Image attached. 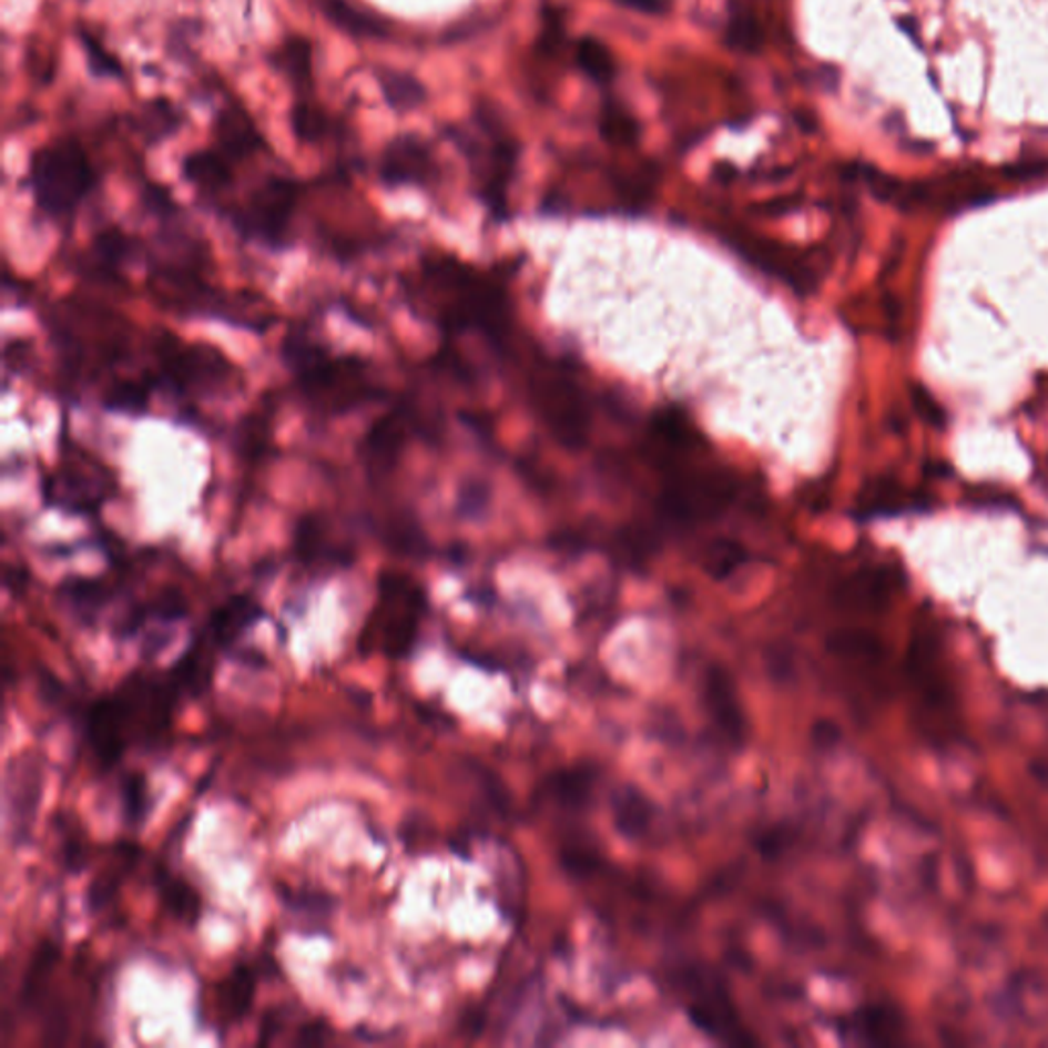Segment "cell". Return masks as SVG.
<instances>
[{
	"label": "cell",
	"instance_id": "54",
	"mask_svg": "<svg viewBox=\"0 0 1048 1048\" xmlns=\"http://www.w3.org/2000/svg\"><path fill=\"white\" fill-rule=\"evenodd\" d=\"M281 1018H283V1016L275 1014V1011L266 1014L265 1020H263V1024H261V1038H258V1042H261V1045H268V1042L273 1040V1036L279 1032Z\"/></svg>",
	"mask_w": 1048,
	"mask_h": 1048
},
{
	"label": "cell",
	"instance_id": "10",
	"mask_svg": "<svg viewBox=\"0 0 1048 1048\" xmlns=\"http://www.w3.org/2000/svg\"><path fill=\"white\" fill-rule=\"evenodd\" d=\"M740 494V481L730 471H672L658 496V515L676 525L706 522L723 515Z\"/></svg>",
	"mask_w": 1048,
	"mask_h": 1048
},
{
	"label": "cell",
	"instance_id": "37",
	"mask_svg": "<svg viewBox=\"0 0 1048 1048\" xmlns=\"http://www.w3.org/2000/svg\"><path fill=\"white\" fill-rule=\"evenodd\" d=\"M330 118L322 106L312 103L309 99L297 101L292 109L293 135L306 144H318L330 133Z\"/></svg>",
	"mask_w": 1048,
	"mask_h": 1048
},
{
	"label": "cell",
	"instance_id": "25",
	"mask_svg": "<svg viewBox=\"0 0 1048 1048\" xmlns=\"http://www.w3.org/2000/svg\"><path fill=\"white\" fill-rule=\"evenodd\" d=\"M326 19L355 38H385L389 26L384 17L350 0H316Z\"/></svg>",
	"mask_w": 1048,
	"mask_h": 1048
},
{
	"label": "cell",
	"instance_id": "3",
	"mask_svg": "<svg viewBox=\"0 0 1048 1048\" xmlns=\"http://www.w3.org/2000/svg\"><path fill=\"white\" fill-rule=\"evenodd\" d=\"M152 358L156 367L150 373L156 389L183 406L226 391L236 373L220 348L185 343L173 333L154 336Z\"/></svg>",
	"mask_w": 1048,
	"mask_h": 1048
},
{
	"label": "cell",
	"instance_id": "48",
	"mask_svg": "<svg viewBox=\"0 0 1048 1048\" xmlns=\"http://www.w3.org/2000/svg\"><path fill=\"white\" fill-rule=\"evenodd\" d=\"M912 398H914V406H916L917 414H919L924 420H928L929 425H944L946 414H944L943 406L929 396V391H926L924 387H914Z\"/></svg>",
	"mask_w": 1048,
	"mask_h": 1048
},
{
	"label": "cell",
	"instance_id": "26",
	"mask_svg": "<svg viewBox=\"0 0 1048 1048\" xmlns=\"http://www.w3.org/2000/svg\"><path fill=\"white\" fill-rule=\"evenodd\" d=\"M594 784H597V772L594 769H566L559 770V772H553L547 781H545L541 791H543L545 798H549L551 803H556L559 807H566V810L580 811L584 810L592 796V791H594Z\"/></svg>",
	"mask_w": 1048,
	"mask_h": 1048
},
{
	"label": "cell",
	"instance_id": "11",
	"mask_svg": "<svg viewBox=\"0 0 1048 1048\" xmlns=\"http://www.w3.org/2000/svg\"><path fill=\"white\" fill-rule=\"evenodd\" d=\"M418 430V414L410 401H398L396 408L377 418L365 433L358 447L360 465L367 478L372 481L387 478L396 469L399 457L404 455L411 433Z\"/></svg>",
	"mask_w": 1048,
	"mask_h": 1048
},
{
	"label": "cell",
	"instance_id": "14",
	"mask_svg": "<svg viewBox=\"0 0 1048 1048\" xmlns=\"http://www.w3.org/2000/svg\"><path fill=\"white\" fill-rule=\"evenodd\" d=\"M84 735L99 769L106 772L120 764L128 747L130 723L120 696H103L94 701L84 715Z\"/></svg>",
	"mask_w": 1048,
	"mask_h": 1048
},
{
	"label": "cell",
	"instance_id": "31",
	"mask_svg": "<svg viewBox=\"0 0 1048 1048\" xmlns=\"http://www.w3.org/2000/svg\"><path fill=\"white\" fill-rule=\"evenodd\" d=\"M156 889H159L160 902L164 903V907L171 916L176 917L179 922H183L186 926H195L200 922V893L193 889L186 881L173 876L166 871H159Z\"/></svg>",
	"mask_w": 1048,
	"mask_h": 1048
},
{
	"label": "cell",
	"instance_id": "2",
	"mask_svg": "<svg viewBox=\"0 0 1048 1048\" xmlns=\"http://www.w3.org/2000/svg\"><path fill=\"white\" fill-rule=\"evenodd\" d=\"M418 295V299L428 304L430 318L445 334L476 330L500 338L505 333V292L494 281L455 258L442 256L428 261L423 268Z\"/></svg>",
	"mask_w": 1048,
	"mask_h": 1048
},
{
	"label": "cell",
	"instance_id": "9",
	"mask_svg": "<svg viewBox=\"0 0 1048 1048\" xmlns=\"http://www.w3.org/2000/svg\"><path fill=\"white\" fill-rule=\"evenodd\" d=\"M529 398L532 410L551 437L570 449L584 445L590 411L582 389L571 379L570 373L553 365L535 367L529 379Z\"/></svg>",
	"mask_w": 1048,
	"mask_h": 1048
},
{
	"label": "cell",
	"instance_id": "45",
	"mask_svg": "<svg viewBox=\"0 0 1048 1048\" xmlns=\"http://www.w3.org/2000/svg\"><path fill=\"white\" fill-rule=\"evenodd\" d=\"M146 612L147 619H156L162 623H176V621L185 619L189 604H186V598L183 597L181 590L169 588V590L160 592V597L154 598L152 602H147Z\"/></svg>",
	"mask_w": 1048,
	"mask_h": 1048
},
{
	"label": "cell",
	"instance_id": "8",
	"mask_svg": "<svg viewBox=\"0 0 1048 1048\" xmlns=\"http://www.w3.org/2000/svg\"><path fill=\"white\" fill-rule=\"evenodd\" d=\"M41 494L45 505L70 517H96L113 498L115 479L109 469L68 440L62 464L41 479Z\"/></svg>",
	"mask_w": 1048,
	"mask_h": 1048
},
{
	"label": "cell",
	"instance_id": "1",
	"mask_svg": "<svg viewBox=\"0 0 1048 1048\" xmlns=\"http://www.w3.org/2000/svg\"><path fill=\"white\" fill-rule=\"evenodd\" d=\"M281 360L292 375L299 398L309 410L324 418L358 410L385 396L373 379L372 367L363 358L336 355L302 324H295L285 334Z\"/></svg>",
	"mask_w": 1048,
	"mask_h": 1048
},
{
	"label": "cell",
	"instance_id": "23",
	"mask_svg": "<svg viewBox=\"0 0 1048 1048\" xmlns=\"http://www.w3.org/2000/svg\"><path fill=\"white\" fill-rule=\"evenodd\" d=\"M611 807L614 830L629 840L645 836L655 820V807L650 796L631 784L614 791Z\"/></svg>",
	"mask_w": 1048,
	"mask_h": 1048
},
{
	"label": "cell",
	"instance_id": "15",
	"mask_svg": "<svg viewBox=\"0 0 1048 1048\" xmlns=\"http://www.w3.org/2000/svg\"><path fill=\"white\" fill-rule=\"evenodd\" d=\"M377 174L379 181L389 189L425 186L435 179L437 166L425 140L414 133H404L385 147Z\"/></svg>",
	"mask_w": 1048,
	"mask_h": 1048
},
{
	"label": "cell",
	"instance_id": "39",
	"mask_svg": "<svg viewBox=\"0 0 1048 1048\" xmlns=\"http://www.w3.org/2000/svg\"><path fill=\"white\" fill-rule=\"evenodd\" d=\"M600 133L607 142L614 146H631L639 138V125L635 118L617 103L604 106L600 113Z\"/></svg>",
	"mask_w": 1048,
	"mask_h": 1048
},
{
	"label": "cell",
	"instance_id": "41",
	"mask_svg": "<svg viewBox=\"0 0 1048 1048\" xmlns=\"http://www.w3.org/2000/svg\"><path fill=\"white\" fill-rule=\"evenodd\" d=\"M79 38L82 48H84L87 64H89V70H91L93 77H96V79H121L123 77L120 58L109 52L103 45V41L96 40L93 33H89L87 29H80Z\"/></svg>",
	"mask_w": 1048,
	"mask_h": 1048
},
{
	"label": "cell",
	"instance_id": "51",
	"mask_svg": "<svg viewBox=\"0 0 1048 1048\" xmlns=\"http://www.w3.org/2000/svg\"><path fill=\"white\" fill-rule=\"evenodd\" d=\"M837 737H840V733H837L836 725L830 723V721H820V723H815L813 730H811V740H813L815 745H820V747L834 745V743L837 742Z\"/></svg>",
	"mask_w": 1048,
	"mask_h": 1048
},
{
	"label": "cell",
	"instance_id": "7",
	"mask_svg": "<svg viewBox=\"0 0 1048 1048\" xmlns=\"http://www.w3.org/2000/svg\"><path fill=\"white\" fill-rule=\"evenodd\" d=\"M299 197L302 185L295 179L271 174L254 189L244 205L230 212V224L246 242L271 251H285L289 246L293 213Z\"/></svg>",
	"mask_w": 1048,
	"mask_h": 1048
},
{
	"label": "cell",
	"instance_id": "21",
	"mask_svg": "<svg viewBox=\"0 0 1048 1048\" xmlns=\"http://www.w3.org/2000/svg\"><path fill=\"white\" fill-rule=\"evenodd\" d=\"M263 617H265V611L253 597L248 594L232 597L212 612L205 627V638L213 648L227 650Z\"/></svg>",
	"mask_w": 1048,
	"mask_h": 1048
},
{
	"label": "cell",
	"instance_id": "28",
	"mask_svg": "<svg viewBox=\"0 0 1048 1048\" xmlns=\"http://www.w3.org/2000/svg\"><path fill=\"white\" fill-rule=\"evenodd\" d=\"M205 635L195 639L193 645L185 651V655L173 665L169 678L173 680L176 691L189 696H200L212 684V664L205 648Z\"/></svg>",
	"mask_w": 1048,
	"mask_h": 1048
},
{
	"label": "cell",
	"instance_id": "19",
	"mask_svg": "<svg viewBox=\"0 0 1048 1048\" xmlns=\"http://www.w3.org/2000/svg\"><path fill=\"white\" fill-rule=\"evenodd\" d=\"M699 435L686 416L678 410H662L653 416L648 430V451L655 464L676 465L680 457L696 449Z\"/></svg>",
	"mask_w": 1048,
	"mask_h": 1048
},
{
	"label": "cell",
	"instance_id": "34",
	"mask_svg": "<svg viewBox=\"0 0 1048 1048\" xmlns=\"http://www.w3.org/2000/svg\"><path fill=\"white\" fill-rule=\"evenodd\" d=\"M825 648L832 655L856 662H876L883 653L878 638L866 629H837L825 641Z\"/></svg>",
	"mask_w": 1048,
	"mask_h": 1048
},
{
	"label": "cell",
	"instance_id": "52",
	"mask_svg": "<svg viewBox=\"0 0 1048 1048\" xmlns=\"http://www.w3.org/2000/svg\"><path fill=\"white\" fill-rule=\"evenodd\" d=\"M29 586V571L26 568H7L4 570V588L13 594H23Z\"/></svg>",
	"mask_w": 1048,
	"mask_h": 1048
},
{
	"label": "cell",
	"instance_id": "49",
	"mask_svg": "<svg viewBox=\"0 0 1048 1048\" xmlns=\"http://www.w3.org/2000/svg\"><path fill=\"white\" fill-rule=\"evenodd\" d=\"M40 694L43 696V701L52 706H62L64 701H68V691L64 689V684L53 676L50 670H43L41 668L40 674Z\"/></svg>",
	"mask_w": 1048,
	"mask_h": 1048
},
{
	"label": "cell",
	"instance_id": "33",
	"mask_svg": "<svg viewBox=\"0 0 1048 1048\" xmlns=\"http://www.w3.org/2000/svg\"><path fill=\"white\" fill-rule=\"evenodd\" d=\"M58 958H60V948L52 940H45L35 948L29 969L23 977V985H21V996H19L21 1006L35 1008L40 1004V997L45 991V983L50 981V975Z\"/></svg>",
	"mask_w": 1048,
	"mask_h": 1048
},
{
	"label": "cell",
	"instance_id": "12",
	"mask_svg": "<svg viewBox=\"0 0 1048 1048\" xmlns=\"http://www.w3.org/2000/svg\"><path fill=\"white\" fill-rule=\"evenodd\" d=\"M703 703L716 735L733 750H742L747 742V716L743 711L737 684L723 665L706 668L703 678Z\"/></svg>",
	"mask_w": 1048,
	"mask_h": 1048
},
{
	"label": "cell",
	"instance_id": "40",
	"mask_svg": "<svg viewBox=\"0 0 1048 1048\" xmlns=\"http://www.w3.org/2000/svg\"><path fill=\"white\" fill-rule=\"evenodd\" d=\"M578 67L584 70L590 79L598 84H607L614 79V60L609 48L594 38H584L576 50Z\"/></svg>",
	"mask_w": 1048,
	"mask_h": 1048
},
{
	"label": "cell",
	"instance_id": "16",
	"mask_svg": "<svg viewBox=\"0 0 1048 1048\" xmlns=\"http://www.w3.org/2000/svg\"><path fill=\"white\" fill-rule=\"evenodd\" d=\"M902 571L893 566H866L849 573L834 590V602L852 612L883 611L902 588Z\"/></svg>",
	"mask_w": 1048,
	"mask_h": 1048
},
{
	"label": "cell",
	"instance_id": "50",
	"mask_svg": "<svg viewBox=\"0 0 1048 1048\" xmlns=\"http://www.w3.org/2000/svg\"><path fill=\"white\" fill-rule=\"evenodd\" d=\"M328 1038H330L328 1024L324 1020H312V1022H306L299 1028L295 1045L297 1047H318V1045H324Z\"/></svg>",
	"mask_w": 1048,
	"mask_h": 1048
},
{
	"label": "cell",
	"instance_id": "6",
	"mask_svg": "<svg viewBox=\"0 0 1048 1048\" xmlns=\"http://www.w3.org/2000/svg\"><path fill=\"white\" fill-rule=\"evenodd\" d=\"M678 994L691 1022L723 1045L756 1047L757 1040L740 1020L725 983L701 965H682L674 975Z\"/></svg>",
	"mask_w": 1048,
	"mask_h": 1048
},
{
	"label": "cell",
	"instance_id": "5",
	"mask_svg": "<svg viewBox=\"0 0 1048 1048\" xmlns=\"http://www.w3.org/2000/svg\"><path fill=\"white\" fill-rule=\"evenodd\" d=\"M428 612L425 588L399 571H384L377 580V604L358 638V651L377 650L389 660H404L414 650L420 623Z\"/></svg>",
	"mask_w": 1048,
	"mask_h": 1048
},
{
	"label": "cell",
	"instance_id": "4",
	"mask_svg": "<svg viewBox=\"0 0 1048 1048\" xmlns=\"http://www.w3.org/2000/svg\"><path fill=\"white\" fill-rule=\"evenodd\" d=\"M29 185L40 212L55 224H70L99 185V174L87 150L74 138H64L31 156Z\"/></svg>",
	"mask_w": 1048,
	"mask_h": 1048
},
{
	"label": "cell",
	"instance_id": "30",
	"mask_svg": "<svg viewBox=\"0 0 1048 1048\" xmlns=\"http://www.w3.org/2000/svg\"><path fill=\"white\" fill-rule=\"evenodd\" d=\"M273 67L292 82L295 91L307 93L312 87V43L302 35H292L281 43L271 58Z\"/></svg>",
	"mask_w": 1048,
	"mask_h": 1048
},
{
	"label": "cell",
	"instance_id": "32",
	"mask_svg": "<svg viewBox=\"0 0 1048 1048\" xmlns=\"http://www.w3.org/2000/svg\"><path fill=\"white\" fill-rule=\"evenodd\" d=\"M377 82L381 87L385 103L398 113H408L411 109L423 105L426 101V89L423 82L414 79L408 72H399L391 68L377 70Z\"/></svg>",
	"mask_w": 1048,
	"mask_h": 1048
},
{
	"label": "cell",
	"instance_id": "24",
	"mask_svg": "<svg viewBox=\"0 0 1048 1048\" xmlns=\"http://www.w3.org/2000/svg\"><path fill=\"white\" fill-rule=\"evenodd\" d=\"M922 500L917 494L905 490L897 481L891 479H875L864 486L863 494L858 496V517H889V515H899L919 508Z\"/></svg>",
	"mask_w": 1048,
	"mask_h": 1048
},
{
	"label": "cell",
	"instance_id": "38",
	"mask_svg": "<svg viewBox=\"0 0 1048 1048\" xmlns=\"http://www.w3.org/2000/svg\"><path fill=\"white\" fill-rule=\"evenodd\" d=\"M747 559L742 545L731 539H719L709 545L703 553V568L713 580H725L731 573L740 570Z\"/></svg>",
	"mask_w": 1048,
	"mask_h": 1048
},
{
	"label": "cell",
	"instance_id": "17",
	"mask_svg": "<svg viewBox=\"0 0 1048 1048\" xmlns=\"http://www.w3.org/2000/svg\"><path fill=\"white\" fill-rule=\"evenodd\" d=\"M293 553L306 568H350L355 563V549L338 543L330 522L322 515H304L297 518L293 529Z\"/></svg>",
	"mask_w": 1048,
	"mask_h": 1048
},
{
	"label": "cell",
	"instance_id": "36",
	"mask_svg": "<svg viewBox=\"0 0 1048 1048\" xmlns=\"http://www.w3.org/2000/svg\"><path fill=\"white\" fill-rule=\"evenodd\" d=\"M254 994H256V975L253 967L238 965L227 977L224 987V1006L230 1022H242L253 1009Z\"/></svg>",
	"mask_w": 1048,
	"mask_h": 1048
},
{
	"label": "cell",
	"instance_id": "46",
	"mask_svg": "<svg viewBox=\"0 0 1048 1048\" xmlns=\"http://www.w3.org/2000/svg\"><path fill=\"white\" fill-rule=\"evenodd\" d=\"M125 873V871H121ZM120 868L115 871H109V873H103V875L96 876L91 887L87 891V903L93 912H101L105 909L109 903L113 902L115 893L120 889L121 875Z\"/></svg>",
	"mask_w": 1048,
	"mask_h": 1048
},
{
	"label": "cell",
	"instance_id": "22",
	"mask_svg": "<svg viewBox=\"0 0 1048 1048\" xmlns=\"http://www.w3.org/2000/svg\"><path fill=\"white\" fill-rule=\"evenodd\" d=\"M234 162L217 147L191 152L183 159L181 171L185 181L195 186L203 197H217L234 183Z\"/></svg>",
	"mask_w": 1048,
	"mask_h": 1048
},
{
	"label": "cell",
	"instance_id": "27",
	"mask_svg": "<svg viewBox=\"0 0 1048 1048\" xmlns=\"http://www.w3.org/2000/svg\"><path fill=\"white\" fill-rule=\"evenodd\" d=\"M58 597L82 621H93L111 600V588L99 578L72 576L58 586Z\"/></svg>",
	"mask_w": 1048,
	"mask_h": 1048
},
{
	"label": "cell",
	"instance_id": "42",
	"mask_svg": "<svg viewBox=\"0 0 1048 1048\" xmlns=\"http://www.w3.org/2000/svg\"><path fill=\"white\" fill-rule=\"evenodd\" d=\"M279 902L293 914L324 917L333 912L334 902L330 895L318 891L289 889L287 885L277 887Z\"/></svg>",
	"mask_w": 1048,
	"mask_h": 1048
},
{
	"label": "cell",
	"instance_id": "20",
	"mask_svg": "<svg viewBox=\"0 0 1048 1048\" xmlns=\"http://www.w3.org/2000/svg\"><path fill=\"white\" fill-rule=\"evenodd\" d=\"M215 147L222 150L234 164L251 159L265 146L253 118L240 105H227L213 120Z\"/></svg>",
	"mask_w": 1048,
	"mask_h": 1048
},
{
	"label": "cell",
	"instance_id": "18",
	"mask_svg": "<svg viewBox=\"0 0 1048 1048\" xmlns=\"http://www.w3.org/2000/svg\"><path fill=\"white\" fill-rule=\"evenodd\" d=\"M138 253V242L120 226L105 227L94 236L91 251L84 256L82 275L93 281L115 283L121 279L123 266Z\"/></svg>",
	"mask_w": 1048,
	"mask_h": 1048
},
{
	"label": "cell",
	"instance_id": "29",
	"mask_svg": "<svg viewBox=\"0 0 1048 1048\" xmlns=\"http://www.w3.org/2000/svg\"><path fill=\"white\" fill-rule=\"evenodd\" d=\"M183 125V111L174 105L169 99H152L138 118L133 120L135 132L140 133L147 144H159L162 140H169L171 135L179 132Z\"/></svg>",
	"mask_w": 1048,
	"mask_h": 1048
},
{
	"label": "cell",
	"instance_id": "44",
	"mask_svg": "<svg viewBox=\"0 0 1048 1048\" xmlns=\"http://www.w3.org/2000/svg\"><path fill=\"white\" fill-rule=\"evenodd\" d=\"M728 43L737 52H757L764 43V31L757 26L752 14H733L728 27Z\"/></svg>",
	"mask_w": 1048,
	"mask_h": 1048
},
{
	"label": "cell",
	"instance_id": "47",
	"mask_svg": "<svg viewBox=\"0 0 1048 1048\" xmlns=\"http://www.w3.org/2000/svg\"><path fill=\"white\" fill-rule=\"evenodd\" d=\"M144 203H146L147 212L160 215V217H173L179 212V207H176L173 200V193L166 186L154 185V183L146 186Z\"/></svg>",
	"mask_w": 1048,
	"mask_h": 1048
},
{
	"label": "cell",
	"instance_id": "43",
	"mask_svg": "<svg viewBox=\"0 0 1048 1048\" xmlns=\"http://www.w3.org/2000/svg\"><path fill=\"white\" fill-rule=\"evenodd\" d=\"M121 801H123L125 823L132 825V827L142 825L144 820H146L150 795H147L146 779H144L140 772H132V774H128V776L123 779V783H121Z\"/></svg>",
	"mask_w": 1048,
	"mask_h": 1048
},
{
	"label": "cell",
	"instance_id": "13",
	"mask_svg": "<svg viewBox=\"0 0 1048 1048\" xmlns=\"http://www.w3.org/2000/svg\"><path fill=\"white\" fill-rule=\"evenodd\" d=\"M43 793V770L35 756H21L7 769L4 798L14 844H26L38 817Z\"/></svg>",
	"mask_w": 1048,
	"mask_h": 1048
},
{
	"label": "cell",
	"instance_id": "35",
	"mask_svg": "<svg viewBox=\"0 0 1048 1048\" xmlns=\"http://www.w3.org/2000/svg\"><path fill=\"white\" fill-rule=\"evenodd\" d=\"M271 411H254L242 420L234 435V449L248 464H256L271 449Z\"/></svg>",
	"mask_w": 1048,
	"mask_h": 1048
},
{
	"label": "cell",
	"instance_id": "53",
	"mask_svg": "<svg viewBox=\"0 0 1048 1048\" xmlns=\"http://www.w3.org/2000/svg\"><path fill=\"white\" fill-rule=\"evenodd\" d=\"M617 2L639 13L660 14L665 11L664 0H617Z\"/></svg>",
	"mask_w": 1048,
	"mask_h": 1048
}]
</instances>
